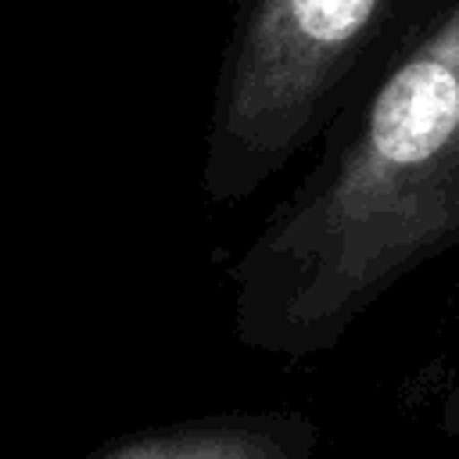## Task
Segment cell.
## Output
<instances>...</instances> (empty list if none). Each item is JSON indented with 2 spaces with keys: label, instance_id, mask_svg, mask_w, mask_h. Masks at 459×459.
Masks as SVG:
<instances>
[{
  "label": "cell",
  "instance_id": "6da1fadb",
  "mask_svg": "<svg viewBox=\"0 0 459 459\" xmlns=\"http://www.w3.org/2000/svg\"><path fill=\"white\" fill-rule=\"evenodd\" d=\"M448 247H459V0L373 68L247 240L233 265L240 319L258 337L326 341Z\"/></svg>",
  "mask_w": 459,
  "mask_h": 459
},
{
  "label": "cell",
  "instance_id": "3957f363",
  "mask_svg": "<svg viewBox=\"0 0 459 459\" xmlns=\"http://www.w3.org/2000/svg\"><path fill=\"white\" fill-rule=\"evenodd\" d=\"M100 459H287V448L255 427H201L133 441Z\"/></svg>",
  "mask_w": 459,
  "mask_h": 459
},
{
  "label": "cell",
  "instance_id": "7a4b0ae2",
  "mask_svg": "<svg viewBox=\"0 0 459 459\" xmlns=\"http://www.w3.org/2000/svg\"><path fill=\"white\" fill-rule=\"evenodd\" d=\"M448 0H240L222 50L201 190L240 204L319 143L348 97Z\"/></svg>",
  "mask_w": 459,
  "mask_h": 459
}]
</instances>
